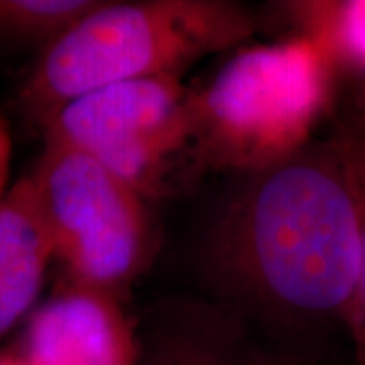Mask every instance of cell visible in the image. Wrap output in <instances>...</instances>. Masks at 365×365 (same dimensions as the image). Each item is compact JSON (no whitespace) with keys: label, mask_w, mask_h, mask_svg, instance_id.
Listing matches in <instances>:
<instances>
[{"label":"cell","mask_w":365,"mask_h":365,"mask_svg":"<svg viewBox=\"0 0 365 365\" xmlns=\"http://www.w3.org/2000/svg\"><path fill=\"white\" fill-rule=\"evenodd\" d=\"M337 136L347 158L353 191L359 209V276H357L347 329L355 341L361 361L365 364V122L343 126L337 132Z\"/></svg>","instance_id":"obj_11"},{"label":"cell","mask_w":365,"mask_h":365,"mask_svg":"<svg viewBox=\"0 0 365 365\" xmlns=\"http://www.w3.org/2000/svg\"><path fill=\"white\" fill-rule=\"evenodd\" d=\"M138 365H274L213 319L179 323L153 345Z\"/></svg>","instance_id":"obj_8"},{"label":"cell","mask_w":365,"mask_h":365,"mask_svg":"<svg viewBox=\"0 0 365 365\" xmlns=\"http://www.w3.org/2000/svg\"><path fill=\"white\" fill-rule=\"evenodd\" d=\"M102 0H0V37L51 45Z\"/></svg>","instance_id":"obj_10"},{"label":"cell","mask_w":365,"mask_h":365,"mask_svg":"<svg viewBox=\"0 0 365 365\" xmlns=\"http://www.w3.org/2000/svg\"><path fill=\"white\" fill-rule=\"evenodd\" d=\"M331 67L325 47L307 35L237 51L191 91L199 155L250 175L292 157L311 144L329 104Z\"/></svg>","instance_id":"obj_3"},{"label":"cell","mask_w":365,"mask_h":365,"mask_svg":"<svg viewBox=\"0 0 365 365\" xmlns=\"http://www.w3.org/2000/svg\"><path fill=\"white\" fill-rule=\"evenodd\" d=\"M240 297L294 327H347L359 276V209L339 136L254 173L215 235Z\"/></svg>","instance_id":"obj_1"},{"label":"cell","mask_w":365,"mask_h":365,"mask_svg":"<svg viewBox=\"0 0 365 365\" xmlns=\"http://www.w3.org/2000/svg\"><path fill=\"white\" fill-rule=\"evenodd\" d=\"M53 258L37 191L25 175L0 201V337L33 309Z\"/></svg>","instance_id":"obj_7"},{"label":"cell","mask_w":365,"mask_h":365,"mask_svg":"<svg viewBox=\"0 0 365 365\" xmlns=\"http://www.w3.org/2000/svg\"><path fill=\"white\" fill-rule=\"evenodd\" d=\"M29 177L71 284L122 299L153 256L146 197L98 160L49 140Z\"/></svg>","instance_id":"obj_4"},{"label":"cell","mask_w":365,"mask_h":365,"mask_svg":"<svg viewBox=\"0 0 365 365\" xmlns=\"http://www.w3.org/2000/svg\"><path fill=\"white\" fill-rule=\"evenodd\" d=\"M287 9L333 61L365 69V2H290Z\"/></svg>","instance_id":"obj_9"},{"label":"cell","mask_w":365,"mask_h":365,"mask_svg":"<svg viewBox=\"0 0 365 365\" xmlns=\"http://www.w3.org/2000/svg\"><path fill=\"white\" fill-rule=\"evenodd\" d=\"M45 140L88 155L146 199L173 158L193 144L191 91L179 78L122 81L90 91L43 122Z\"/></svg>","instance_id":"obj_5"},{"label":"cell","mask_w":365,"mask_h":365,"mask_svg":"<svg viewBox=\"0 0 365 365\" xmlns=\"http://www.w3.org/2000/svg\"><path fill=\"white\" fill-rule=\"evenodd\" d=\"M23 365H138V345L120 299L71 284L31 314Z\"/></svg>","instance_id":"obj_6"},{"label":"cell","mask_w":365,"mask_h":365,"mask_svg":"<svg viewBox=\"0 0 365 365\" xmlns=\"http://www.w3.org/2000/svg\"><path fill=\"white\" fill-rule=\"evenodd\" d=\"M11 157H13V140H11L4 118L0 116V201L9 191L6 182H9V173H11Z\"/></svg>","instance_id":"obj_12"},{"label":"cell","mask_w":365,"mask_h":365,"mask_svg":"<svg viewBox=\"0 0 365 365\" xmlns=\"http://www.w3.org/2000/svg\"><path fill=\"white\" fill-rule=\"evenodd\" d=\"M0 365H23L16 353H0Z\"/></svg>","instance_id":"obj_13"},{"label":"cell","mask_w":365,"mask_h":365,"mask_svg":"<svg viewBox=\"0 0 365 365\" xmlns=\"http://www.w3.org/2000/svg\"><path fill=\"white\" fill-rule=\"evenodd\" d=\"M256 19L230 0L100 2L43 53L23 90L41 124L86 93L122 81L179 78L211 53L256 33Z\"/></svg>","instance_id":"obj_2"}]
</instances>
